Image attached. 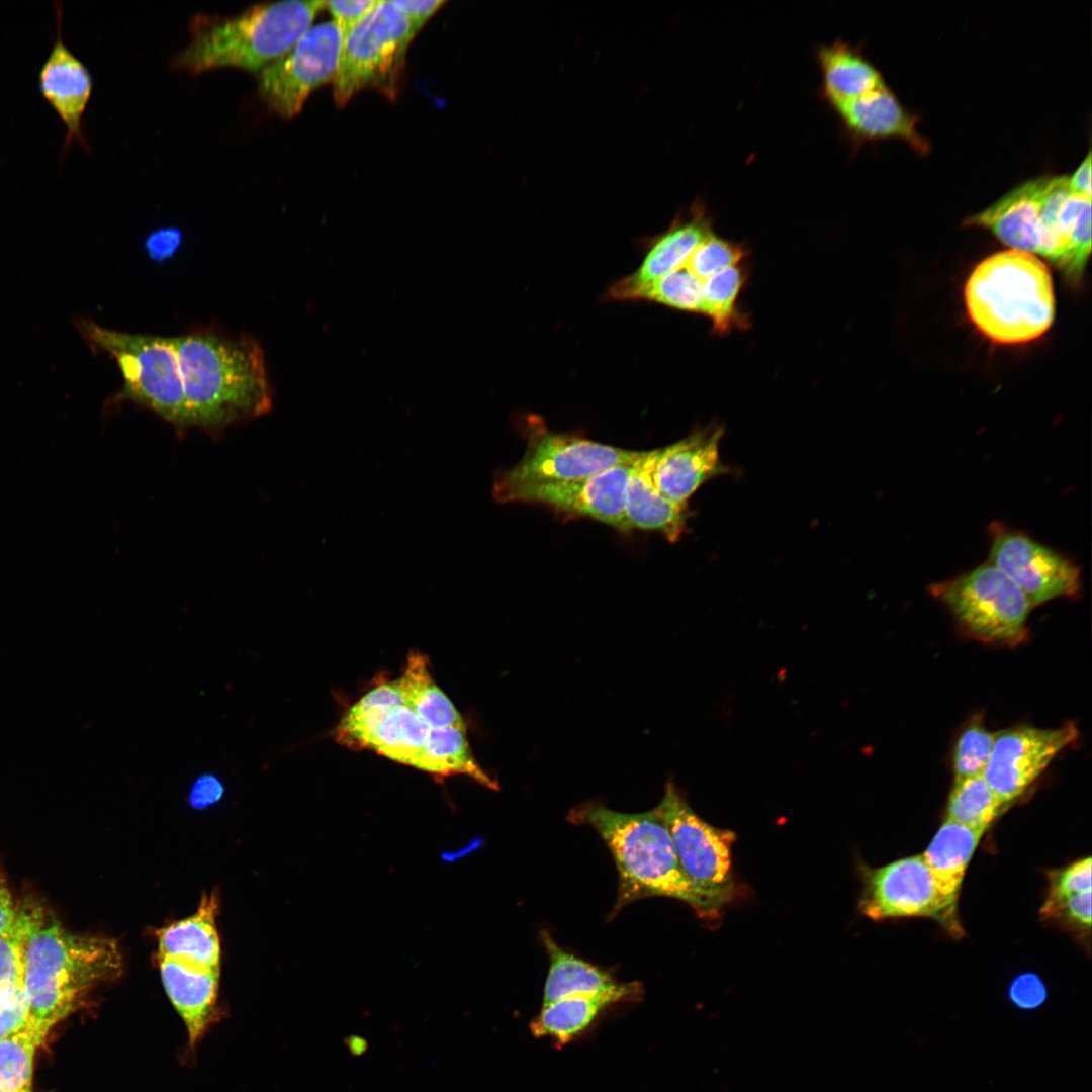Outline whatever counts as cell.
I'll return each instance as SVG.
<instances>
[{"mask_svg": "<svg viewBox=\"0 0 1092 1092\" xmlns=\"http://www.w3.org/2000/svg\"><path fill=\"white\" fill-rule=\"evenodd\" d=\"M567 818L593 827L613 854L619 874L614 912L638 899L668 897L705 917L703 903L682 872L669 831L655 808L622 813L586 802L573 808Z\"/></svg>", "mask_w": 1092, "mask_h": 1092, "instance_id": "277c9868", "label": "cell"}, {"mask_svg": "<svg viewBox=\"0 0 1092 1092\" xmlns=\"http://www.w3.org/2000/svg\"><path fill=\"white\" fill-rule=\"evenodd\" d=\"M29 1019L22 984L0 990V1040L23 1027Z\"/></svg>", "mask_w": 1092, "mask_h": 1092, "instance_id": "ab89813d", "label": "cell"}, {"mask_svg": "<svg viewBox=\"0 0 1092 1092\" xmlns=\"http://www.w3.org/2000/svg\"><path fill=\"white\" fill-rule=\"evenodd\" d=\"M73 324L94 353L106 352L119 367L123 384L109 404L129 400L179 431L189 428L172 338L110 330L88 316L74 317Z\"/></svg>", "mask_w": 1092, "mask_h": 1092, "instance_id": "52a82bcc", "label": "cell"}, {"mask_svg": "<svg viewBox=\"0 0 1092 1092\" xmlns=\"http://www.w3.org/2000/svg\"><path fill=\"white\" fill-rule=\"evenodd\" d=\"M995 733L980 719L971 722L960 734L953 749L954 781L983 775L993 748Z\"/></svg>", "mask_w": 1092, "mask_h": 1092, "instance_id": "d590c367", "label": "cell"}, {"mask_svg": "<svg viewBox=\"0 0 1092 1092\" xmlns=\"http://www.w3.org/2000/svg\"><path fill=\"white\" fill-rule=\"evenodd\" d=\"M164 989L182 1018L194 1046L207 1029L218 995L219 971L159 958Z\"/></svg>", "mask_w": 1092, "mask_h": 1092, "instance_id": "cb8c5ba5", "label": "cell"}, {"mask_svg": "<svg viewBox=\"0 0 1092 1092\" xmlns=\"http://www.w3.org/2000/svg\"><path fill=\"white\" fill-rule=\"evenodd\" d=\"M323 8L322 0H288L232 17H196L191 40L174 65L194 74L222 67L260 72L296 43Z\"/></svg>", "mask_w": 1092, "mask_h": 1092, "instance_id": "8992f818", "label": "cell"}, {"mask_svg": "<svg viewBox=\"0 0 1092 1092\" xmlns=\"http://www.w3.org/2000/svg\"><path fill=\"white\" fill-rule=\"evenodd\" d=\"M43 1042L29 1020L0 1040V1092H32L34 1055Z\"/></svg>", "mask_w": 1092, "mask_h": 1092, "instance_id": "d6a6232c", "label": "cell"}, {"mask_svg": "<svg viewBox=\"0 0 1092 1092\" xmlns=\"http://www.w3.org/2000/svg\"><path fill=\"white\" fill-rule=\"evenodd\" d=\"M1044 180L1040 177L1015 187L965 224L989 231L1011 250L1037 254Z\"/></svg>", "mask_w": 1092, "mask_h": 1092, "instance_id": "7402d4cb", "label": "cell"}, {"mask_svg": "<svg viewBox=\"0 0 1092 1092\" xmlns=\"http://www.w3.org/2000/svg\"><path fill=\"white\" fill-rule=\"evenodd\" d=\"M964 296L973 325L998 344L1033 341L1055 318L1051 272L1026 252L1010 249L984 259L970 274Z\"/></svg>", "mask_w": 1092, "mask_h": 1092, "instance_id": "5b68a950", "label": "cell"}, {"mask_svg": "<svg viewBox=\"0 0 1092 1092\" xmlns=\"http://www.w3.org/2000/svg\"><path fill=\"white\" fill-rule=\"evenodd\" d=\"M635 459L583 478L513 487L493 498L500 504L528 503L565 516L594 519L628 534L632 530L625 513V489Z\"/></svg>", "mask_w": 1092, "mask_h": 1092, "instance_id": "5bb4252c", "label": "cell"}, {"mask_svg": "<svg viewBox=\"0 0 1092 1092\" xmlns=\"http://www.w3.org/2000/svg\"><path fill=\"white\" fill-rule=\"evenodd\" d=\"M390 2L408 19L416 34L446 3L443 0H390Z\"/></svg>", "mask_w": 1092, "mask_h": 1092, "instance_id": "f6af8a7d", "label": "cell"}, {"mask_svg": "<svg viewBox=\"0 0 1092 1092\" xmlns=\"http://www.w3.org/2000/svg\"><path fill=\"white\" fill-rule=\"evenodd\" d=\"M1070 189L1082 195L1091 196V154L1076 169L1072 176L1068 177Z\"/></svg>", "mask_w": 1092, "mask_h": 1092, "instance_id": "7dc6e473", "label": "cell"}, {"mask_svg": "<svg viewBox=\"0 0 1092 1092\" xmlns=\"http://www.w3.org/2000/svg\"><path fill=\"white\" fill-rule=\"evenodd\" d=\"M379 0H331L324 1V8L329 11L332 21L346 34L364 19Z\"/></svg>", "mask_w": 1092, "mask_h": 1092, "instance_id": "60d3db41", "label": "cell"}, {"mask_svg": "<svg viewBox=\"0 0 1092 1092\" xmlns=\"http://www.w3.org/2000/svg\"><path fill=\"white\" fill-rule=\"evenodd\" d=\"M343 34L331 20L312 25L281 58L258 75V89L268 107L282 118L297 115L309 95L334 80Z\"/></svg>", "mask_w": 1092, "mask_h": 1092, "instance_id": "4fadbf2b", "label": "cell"}, {"mask_svg": "<svg viewBox=\"0 0 1092 1092\" xmlns=\"http://www.w3.org/2000/svg\"><path fill=\"white\" fill-rule=\"evenodd\" d=\"M1091 891V857H1081L1048 874L1046 899Z\"/></svg>", "mask_w": 1092, "mask_h": 1092, "instance_id": "f35d334b", "label": "cell"}, {"mask_svg": "<svg viewBox=\"0 0 1092 1092\" xmlns=\"http://www.w3.org/2000/svg\"><path fill=\"white\" fill-rule=\"evenodd\" d=\"M744 257L745 250L741 245L714 233L691 253L681 267L705 280L725 268L738 265Z\"/></svg>", "mask_w": 1092, "mask_h": 1092, "instance_id": "8d00e7d4", "label": "cell"}, {"mask_svg": "<svg viewBox=\"0 0 1092 1092\" xmlns=\"http://www.w3.org/2000/svg\"><path fill=\"white\" fill-rule=\"evenodd\" d=\"M714 234L712 218L702 202H695L687 215L677 217L652 243L640 267L613 285L616 299H631L641 287L679 269L691 253Z\"/></svg>", "mask_w": 1092, "mask_h": 1092, "instance_id": "44dd1931", "label": "cell"}, {"mask_svg": "<svg viewBox=\"0 0 1092 1092\" xmlns=\"http://www.w3.org/2000/svg\"><path fill=\"white\" fill-rule=\"evenodd\" d=\"M1039 914L1043 921L1056 924L1080 938H1089L1091 891L1060 899L1045 898Z\"/></svg>", "mask_w": 1092, "mask_h": 1092, "instance_id": "74e56055", "label": "cell"}, {"mask_svg": "<svg viewBox=\"0 0 1092 1092\" xmlns=\"http://www.w3.org/2000/svg\"><path fill=\"white\" fill-rule=\"evenodd\" d=\"M121 956L114 940L80 934L48 916L27 940L22 987L29 1022L46 1040L97 986L114 979Z\"/></svg>", "mask_w": 1092, "mask_h": 1092, "instance_id": "3957f363", "label": "cell"}, {"mask_svg": "<svg viewBox=\"0 0 1092 1092\" xmlns=\"http://www.w3.org/2000/svg\"><path fill=\"white\" fill-rule=\"evenodd\" d=\"M182 232L175 226H165L153 231L145 240V249L150 259L162 262L171 258L179 249Z\"/></svg>", "mask_w": 1092, "mask_h": 1092, "instance_id": "7bdbcfd3", "label": "cell"}, {"mask_svg": "<svg viewBox=\"0 0 1092 1092\" xmlns=\"http://www.w3.org/2000/svg\"><path fill=\"white\" fill-rule=\"evenodd\" d=\"M46 916L43 906L25 899L18 904L13 923L0 931V990L22 984L27 940Z\"/></svg>", "mask_w": 1092, "mask_h": 1092, "instance_id": "1f68e13d", "label": "cell"}, {"mask_svg": "<svg viewBox=\"0 0 1092 1092\" xmlns=\"http://www.w3.org/2000/svg\"><path fill=\"white\" fill-rule=\"evenodd\" d=\"M671 836L682 872L704 906L705 917L715 918L735 894L731 846L735 835L700 818L668 783L655 807Z\"/></svg>", "mask_w": 1092, "mask_h": 1092, "instance_id": "9c48e42d", "label": "cell"}, {"mask_svg": "<svg viewBox=\"0 0 1092 1092\" xmlns=\"http://www.w3.org/2000/svg\"><path fill=\"white\" fill-rule=\"evenodd\" d=\"M722 436V427L708 426L660 448L654 469L659 490L670 500L688 505L700 486L724 473L727 468L719 453Z\"/></svg>", "mask_w": 1092, "mask_h": 1092, "instance_id": "ac0fdd59", "label": "cell"}, {"mask_svg": "<svg viewBox=\"0 0 1092 1092\" xmlns=\"http://www.w3.org/2000/svg\"><path fill=\"white\" fill-rule=\"evenodd\" d=\"M396 684L383 680L349 707L334 738L352 750H372L437 779L462 775L497 790V782L474 758L466 730L431 727L403 705Z\"/></svg>", "mask_w": 1092, "mask_h": 1092, "instance_id": "7a4b0ae2", "label": "cell"}, {"mask_svg": "<svg viewBox=\"0 0 1092 1092\" xmlns=\"http://www.w3.org/2000/svg\"><path fill=\"white\" fill-rule=\"evenodd\" d=\"M703 280L680 267L641 287L631 299L652 300L676 309L700 313Z\"/></svg>", "mask_w": 1092, "mask_h": 1092, "instance_id": "e575fe53", "label": "cell"}, {"mask_svg": "<svg viewBox=\"0 0 1092 1092\" xmlns=\"http://www.w3.org/2000/svg\"><path fill=\"white\" fill-rule=\"evenodd\" d=\"M223 794L224 787L216 776L202 775L194 781L188 801L192 808L204 809L217 803Z\"/></svg>", "mask_w": 1092, "mask_h": 1092, "instance_id": "ee69618b", "label": "cell"}, {"mask_svg": "<svg viewBox=\"0 0 1092 1092\" xmlns=\"http://www.w3.org/2000/svg\"><path fill=\"white\" fill-rule=\"evenodd\" d=\"M638 990L639 986L633 983H617L604 991L558 999L543 1006L540 1014L531 1022L530 1029L535 1036L549 1035L558 1043L565 1044L585 1029L600 1011L637 995Z\"/></svg>", "mask_w": 1092, "mask_h": 1092, "instance_id": "4316f807", "label": "cell"}, {"mask_svg": "<svg viewBox=\"0 0 1092 1092\" xmlns=\"http://www.w3.org/2000/svg\"><path fill=\"white\" fill-rule=\"evenodd\" d=\"M525 435L523 457L513 467L495 472L492 496L517 486L583 478L634 460L640 452L550 431L535 416L527 420Z\"/></svg>", "mask_w": 1092, "mask_h": 1092, "instance_id": "8fae6325", "label": "cell"}, {"mask_svg": "<svg viewBox=\"0 0 1092 1092\" xmlns=\"http://www.w3.org/2000/svg\"><path fill=\"white\" fill-rule=\"evenodd\" d=\"M1077 738L1078 730L1072 722L1058 728L1018 726L998 731L983 777L1006 805L1021 796L1056 755Z\"/></svg>", "mask_w": 1092, "mask_h": 1092, "instance_id": "2e32d148", "label": "cell"}, {"mask_svg": "<svg viewBox=\"0 0 1092 1092\" xmlns=\"http://www.w3.org/2000/svg\"><path fill=\"white\" fill-rule=\"evenodd\" d=\"M541 940L549 958L543 1006L564 997L604 991L617 984L609 973L565 951L547 931L541 932Z\"/></svg>", "mask_w": 1092, "mask_h": 1092, "instance_id": "f546056e", "label": "cell"}, {"mask_svg": "<svg viewBox=\"0 0 1092 1092\" xmlns=\"http://www.w3.org/2000/svg\"><path fill=\"white\" fill-rule=\"evenodd\" d=\"M816 59L821 75V96L830 108L887 85L880 71L844 40L819 47Z\"/></svg>", "mask_w": 1092, "mask_h": 1092, "instance_id": "484cf974", "label": "cell"}, {"mask_svg": "<svg viewBox=\"0 0 1092 1092\" xmlns=\"http://www.w3.org/2000/svg\"><path fill=\"white\" fill-rule=\"evenodd\" d=\"M658 452L640 451L635 459L625 489V513L631 530L657 531L675 542L686 529L689 507L670 500L657 487L654 469Z\"/></svg>", "mask_w": 1092, "mask_h": 1092, "instance_id": "603a6c76", "label": "cell"}, {"mask_svg": "<svg viewBox=\"0 0 1092 1092\" xmlns=\"http://www.w3.org/2000/svg\"><path fill=\"white\" fill-rule=\"evenodd\" d=\"M831 109L844 134L854 144L898 139L919 154L929 152V144L916 129V118L887 85Z\"/></svg>", "mask_w": 1092, "mask_h": 1092, "instance_id": "ffe728a7", "label": "cell"}, {"mask_svg": "<svg viewBox=\"0 0 1092 1092\" xmlns=\"http://www.w3.org/2000/svg\"><path fill=\"white\" fill-rule=\"evenodd\" d=\"M861 876L859 908L872 920L930 918L952 936L963 935L958 902L942 894L921 854L874 869L863 866Z\"/></svg>", "mask_w": 1092, "mask_h": 1092, "instance_id": "7c38bea8", "label": "cell"}, {"mask_svg": "<svg viewBox=\"0 0 1092 1092\" xmlns=\"http://www.w3.org/2000/svg\"><path fill=\"white\" fill-rule=\"evenodd\" d=\"M415 35L408 19L390 0H379L364 19L343 35L333 80L337 105L344 106L366 88L394 99Z\"/></svg>", "mask_w": 1092, "mask_h": 1092, "instance_id": "ba28073f", "label": "cell"}, {"mask_svg": "<svg viewBox=\"0 0 1092 1092\" xmlns=\"http://www.w3.org/2000/svg\"><path fill=\"white\" fill-rule=\"evenodd\" d=\"M1005 808L983 775L954 781L946 805V820L986 831Z\"/></svg>", "mask_w": 1092, "mask_h": 1092, "instance_id": "4dcf8cb0", "label": "cell"}, {"mask_svg": "<svg viewBox=\"0 0 1092 1092\" xmlns=\"http://www.w3.org/2000/svg\"><path fill=\"white\" fill-rule=\"evenodd\" d=\"M396 682L403 705L431 727L466 730L459 711L432 677L426 655L413 650Z\"/></svg>", "mask_w": 1092, "mask_h": 1092, "instance_id": "f1b7e54d", "label": "cell"}, {"mask_svg": "<svg viewBox=\"0 0 1092 1092\" xmlns=\"http://www.w3.org/2000/svg\"><path fill=\"white\" fill-rule=\"evenodd\" d=\"M61 15L58 8V33L39 70L38 87L66 128L64 150H67L73 143L83 145L85 142L82 119L92 93V78L85 65L62 40Z\"/></svg>", "mask_w": 1092, "mask_h": 1092, "instance_id": "d6986e66", "label": "cell"}, {"mask_svg": "<svg viewBox=\"0 0 1092 1092\" xmlns=\"http://www.w3.org/2000/svg\"><path fill=\"white\" fill-rule=\"evenodd\" d=\"M984 833L945 819L921 854L939 890L954 902H958L967 868Z\"/></svg>", "mask_w": 1092, "mask_h": 1092, "instance_id": "83f0119b", "label": "cell"}, {"mask_svg": "<svg viewBox=\"0 0 1092 1092\" xmlns=\"http://www.w3.org/2000/svg\"><path fill=\"white\" fill-rule=\"evenodd\" d=\"M929 592L947 607L965 631L980 640L1014 646L1026 636L1030 603L1007 575L989 562L931 584Z\"/></svg>", "mask_w": 1092, "mask_h": 1092, "instance_id": "30bf717a", "label": "cell"}, {"mask_svg": "<svg viewBox=\"0 0 1092 1092\" xmlns=\"http://www.w3.org/2000/svg\"><path fill=\"white\" fill-rule=\"evenodd\" d=\"M990 534L989 563L1021 589L1031 607L1080 592V569L1068 558L998 523L991 525Z\"/></svg>", "mask_w": 1092, "mask_h": 1092, "instance_id": "9a60e30c", "label": "cell"}, {"mask_svg": "<svg viewBox=\"0 0 1092 1092\" xmlns=\"http://www.w3.org/2000/svg\"><path fill=\"white\" fill-rule=\"evenodd\" d=\"M217 898L204 896L197 911L171 923L156 933L159 958L219 971L220 942L215 924Z\"/></svg>", "mask_w": 1092, "mask_h": 1092, "instance_id": "d4e9b609", "label": "cell"}, {"mask_svg": "<svg viewBox=\"0 0 1092 1092\" xmlns=\"http://www.w3.org/2000/svg\"><path fill=\"white\" fill-rule=\"evenodd\" d=\"M744 281L745 274L737 265L703 280L700 313L712 321L713 330L718 334L727 333L734 326L745 324L736 305Z\"/></svg>", "mask_w": 1092, "mask_h": 1092, "instance_id": "836d02e7", "label": "cell"}, {"mask_svg": "<svg viewBox=\"0 0 1092 1092\" xmlns=\"http://www.w3.org/2000/svg\"><path fill=\"white\" fill-rule=\"evenodd\" d=\"M1091 252V197L1073 192L1067 176L1045 177L1037 255L1072 283L1084 275Z\"/></svg>", "mask_w": 1092, "mask_h": 1092, "instance_id": "e0dca14e", "label": "cell"}, {"mask_svg": "<svg viewBox=\"0 0 1092 1092\" xmlns=\"http://www.w3.org/2000/svg\"><path fill=\"white\" fill-rule=\"evenodd\" d=\"M1010 1001L1018 1008L1032 1010L1039 1007L1046 999V988L1039 977L1025 973L1016 977L1010 984Z\"/></svg>", "mask_w": 1092, "mask_h": 1092, "instance_id": "b9f144b4", "label": "cell"}, {"mask_svg": "<svg viewBox=\"0 0 1092 1092\" xmlns=\"http://www.w3.org/2000/svg\"><path fill=\"white\" fill-rule=\"evenodd\" d=\"M18 904L15 902L4 868L0 860V931L8 928L17 914Z\"/></svg>", "mask_w": 1092, "mask_h": 1092, "instance_id": "bcb514c9", "label": "cell"}, {"mask_svg": "<svg viewBox=\"0 0 1092 1092\" xmlns=\"http://www.w3.org/2000/svg\"><path fill=\"white\" fill-rule=\"evenodd\" d=\"M189 428L209 434L269 413L273 396L264 353L252 337L200 329L174 337Z\"/></svg>", "mask_w": 1092, "mask_h": 1092, "instance_id": "6da1fadb", "label": "cell"}]
</instances>
